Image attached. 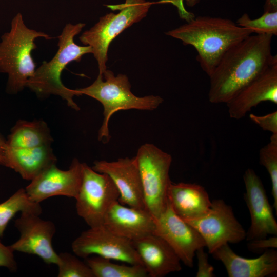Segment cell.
I'll return each instance as SVG.
<instances>
[{
    "mask_svg": "<svg viewBox=\"0 0 277 277\" xmlns=\"http://www.w3.org/2000/svg\"><path fill=\"white\" fill-rule=\"evenodd\" d=\"M272 35H250L230 48L210 78L208 99L227 104L243 88L277 62L271 52Z\"/></svg>",
    "mask_w": 277,
    "mask_h": 277,
    "instance_id": "obj_1",
    "label": "cell"
},
{
    "mask_svg": "<svg viewBox=\"0 0 277 277\" xmlns=\"http://www.w3.org/2000/svg\"><path fill=\"white\" fill-rule=\"evenodd\" d=\"M252 34L229 19L207 16H198L166 32L195 49L197 61L208 76L230 48Z\"/></svg>",
    "mask_w": 277,
    "mask_h": 277,
    "instance_id": "obj_2",
    "label": "cell"
},
{
    "mask_svg": "<svg viewBox=\"0 0 277 277\" xmlns=\"http://www.w3.org/2000/svg\"><path fill=\"white\" fill-rule=\"evenodd\" d=\"M86 24H67L58 39V50L49 61H44L35 70L34 75L27 82L26 87L40 97L50 95L60 96L67 105L75 110L80 109L73 97L79 96L75 89H69L62 83L61 74L66 66L73 61L80 62L85 54L92 53L89 46H80L74 41L75 36L82 30Z\"/></svg>",
    "mask_w": 277,
    "mask_h": 277,
    "instance_id": "obj_3",
    "label": "cell"
},
{
    "mask_svg": "<svg viewBox=\"0 0 277 277\" xmlns=\"http://www.w3.org/2000/svg\"><path fill=\"white\" fill-rule=\"evenodd\" d=\"M52 38L48 34L28 28L22 14L17 13L12 19L10 30L0 41V73L8 75L6 91L16 94L25 87L36 69L32 56L38 38Z\"/></svg>",
    "mask_w": 277,
    "mask_h": 277,
    "instance_id": "obj_4",
    "label": "cell"
},
{
    "mask_svg": "<svg viewBox=\"0 0 277 277\" xmlns=\"http://www.w3.org/2000/svg\"><path fill=\"white\" fill-rule=\"evenodd\" d=\"M79 95H86L100 102L103 106L104 119L98 133V140L106 143L110 138L109 122L112 115L120 110L137 109L153 110L163 102L160 96L138 97L131 91L127 76L119 74L115 76L106 69L98 73L94 82L89 86L75 89Z\"/></svg>",
    "mask_w": 277,
    "mask_h": 277,
    "instance_id": "obj_5",
    "label": "cell"
},
{
    "mask_svg": "<svg viewBox=\"0 0 277 277\" xmlns=\"http://www.w3.org/2000/svg\"><path fill=\"white\" fill-rule=\"evenodd\" d=\"M151 5L145 0H126L123 4L108 5L113 10H119V12L108 13L100 17L93 27L82 33L79 39L92 48V53L97 62L98 73L103 74L107 69L108 51L111 42L126 29L144 18Z\"/></svg>",
    "mask_w": 277,
    "mask_h": 277,
    "instance_id": "obj_6",
    "label": "cell"
},
{
    "mask_svg": "<svg viewBox=\"0 0 277 277\" xmlns=\"http://www.w3.org/2000/svg\"><path fill=\"white\" fill-rule=\"evenodd\" d=\"M141 177L145 208L156 219L166 209L171 183V155L150 143L142 145L135 156Z\"/></svg>",
    "mask_w": 277,
    "mask_h": 277,
    "instance_id": "obj_7",
    "label": "cell"
},
{
    "mask_svg": "<svg viewBox=\"0 0 277 277\" xmlns=\"http://www.w3.org/2000/svg\"><path fill=\"white\" fill-rule=\"evenodd\" d=\"M119 192L111 178L82 163V181L76 200L77 214L89 227L103 225L111 205L118 201Z\"/></svg>",
    "mask_w": 277,
    "mask_h": 277,
    "instance_id": "obj_8",
    "label": "cell"
},
{
    "mask_svg": "<svg viewBox=\"0 0 277 277\" xmlns=\"http://www.w3.org/2000/svg\"><path fill=\"white\" fill-rule=\"evenodd\" d=\"M184 221L201 235L211 254L225 244L238 243L246 238V231L232 207L222 199L211 201L210 210L204 215Z\"/></svg>",
    "mask_w": 277,
    "mask_h": 277,
    "instance_id": "obj_9",
    "label": "cell"
},
{
    "mask_svg": "<svg viewBox=\"0 0 277 277\" xmlns=\"http://www.w3.org/2000/svg\"><path fill=\"white\" fill-rule=\"evenodd\" d=\"M71 248L74 254L84 259L96 255L131 265H143L132 241L113 233L103 225L89 227L83 231L72 242Z\"/></svg>",
    "mask_w": 277,
    "mask_h": 277,
    "instance_id": "obj_10",
    "label": "cell"
},
{
    "mask_svg": "<svg viewBox=\"0 0 277 277\" xmlns=\"http://www.w3.org/2000/svg\"><path fill=\"white\" fill-rule=\"evenodd\" d=\"M154 220L153 234L169 244L181 262L193 267L196 251L206 247L199 232L174 212L169 201L165 210Z\"/></svg>",
    "mask_w": 277,
    "mask_h": 277,
    "instance_id": "obj_11",
    "label": "cell"
},
{
    "mask_svg": "<svg viewBox=\"0 0 277 277\" xmlns=\"http://www.w3.org/2000/svg\"><path fill=\"white\" fill-rule=\"evenodd\" d=\"M14 225L20 233L19 239L10 245L14 251L36 255L48 264H56L58 254L52 245L56 231L51 221L42 220L30 212L21 213Z\"/></svg>",
    "mask_w": 277,
    "mask_h": 277,
    "instance_id": "obj_12",
    "label": "cell"
},
{
    "mask_svg": "<svg viewBox=\"0 0 277 277\" xmlns=\"http://www.w3.org/2000/svg\"><path fill=\"white\" fill-rule=\"evenodd\" d=\"M82 163L74 159L67 170L53 164L38 175L26 187V192L33 202H41L54 196L62 195L75 199L80 188Z\"/></svg>",
    "mask_w": 277,
    "mask_h": 277,
    "instance_id": "obj_13",
    "label": "cell"
},
{
    "mask_svg": "<svg viewBox=\"0 0 277 277\" xmlns=\"http://www.w3.org/2000/svg\"><path fill=\"white\" fill-rule=\"evenodd\" d=\"M244 199L248 208L251 224L246 232L247 241L277 235V223L264 185L255 171L247 169L243 175Z\"/></svg>",
    "mask_w": 277,
    "mask_h": 277,
    "instance_id": "obj_14",
    "label": "cell"
},
{
    "mask_svg": "<svg viewBox=\"0 0 277 277\" xmlns=\"http://www.w3.org/2000/svg\"><path fill=\"white\" fill-rule=\"evenodd\" d=\"M95 171L108 174L119 192L118 201L124 205L144 209L143 187L135 156L120 158L108 162L96 161L92 167Z\"/></svg>",
    "mask_w": 277,
    "mask_h": 277,
    "instance_id": "obj_15",
    "label": "cell"
},
{
    "mask_svg": "<svg viewBox=\"0 0 277 277\" xmlns=\"http://www.w3.org/2000/svg\"><path fill=\"white\" fill-rule=\"evenodd\" d=\"M277 104V62L243 88L226 104L229 116L240 120L263 102Z\"/></svg>",
    "mask_w": 277,
    "mask_h": 277,
    "instance_id": "obj_16",
    "label": "cell"
},
{
    "mask_svg": "<svg viewBox=\"0 0 277 277\" xmlns=\"http://www.w3.org/2000/svg\"><path fill=\"white\" fill-rule=\"evenodd\" d=\"M103 225L113 233L132 241L153 233L155 220L146 210L126 206L117 201L107 211Z\"/></svg>",
    "mask_w": 277,
    "mask_h": 277,
    "instance_id": "obj_17",
    "label": "cell"
},
{
    "mask_svg": "<svg viewBox=\"0 0 277 277\" xmlns=\"http://www.w3.org/2000/svg\"><path fill=\"white\" fill-rule=\"evenodd\" d=\"M132 244L151 277H163L182 270L181 260L169 244L155 234L132 241Z\"/></svg>",
    "mask_w": 277,
    "mask_h": 277,
    "instance_id": "obj_18",
    "label": "cell"
},
{
    "mask_svg": "<svg viewBox=\"0 0 277 277\" xmlns=\"http://www.w3.org/2000/svg\"><path fill=\"white\" fill-rule=\"evenodd\" d=\"M222 262L229 277H265L276 275L277 251L269 249L254 259L241 257L235 253L228 244H225L212 254Z\"/></svg>",
    "mask_w": 277,
    "mask_h": 277,
    "instance_id": "obj_19",
    "label": "cell"
},
{
    "mask_svg": "<svg viewBox=\"0 0 277 277\" xmlns=\"http://www.w3.org/2000/svg\"><path fill=\"white\" fill-rule=\"evenodd\" d=\"M169 203L174 212L184 220L196 219L210 210L211 201L205 189L194 183H170Z\"/></svg>",
    "mask_w": 277,
    "mask_h": 277,
    "instance_id": "obj_20",
    "label": "cell"
},
{
    "mask_svg": "<svg viewBox=\"0 0 277 277\" xmlns=\"http://www.w3.org/2000/svg\"><path fill=\"white\" fill-rule=\"evenodd\" d=\"M7 159V167L27 181L33 180L57 160L50 145L27 148L8 147Z\"/></svg>",
    "mask_w": 277,
    "mask_h": 277,
    "instance_id": "obj_21",
    "label": "cell"
},
{
    "mask_svg": "<svg viewBox=\"0 0 277 277\" xmlns=\"http://www.w3.org/2000/svg\"><path fill=\"white\" fill-rule=\"evenodd\" d=\"M6 140L9 147L15 148L51 145L53 142L47 123L41 120H19L12 128Z\"/></svg>",
    "mask_w": 277,
    "mask_h": 277,
    "instance_id": "obj_22",
    "label": "cell"
},
{
    "mask_svg": "<svg viewBox=\"0 0 277 277\" xmlns=\"http://www.w3.org/2000/svg\"><path fill=\"white\" fill-rule=\"evenodd\" d=\"M85 263L94 277H146L147 272L143 265H126L113 263L111 260L100 256H88Z\"/></svg>",
    "mask_w": 277,
    "mask_h": 277,
    "instance_id": "obj_23",
    "label": "cell"
},
{
    "mask_svg": "<svg viewBox=\"0 0 277 277\" xmlns=\"http://www.w3.org/2000/svg\"><path fill=\"white\" fill-rule=\"evenodd\" d=\"M42 212L40 203L31 201L25 189H18L0 203V238L3 237L9 222L18 212H30L39 215Z\"/></svg>",
    "mask_w": 277,
    "mask_h": 277,
    "instance_id": "obj_24",
    "label": "cell"
},
{
    "mask_svg": "<svg viewBox=\"0 0 277 277\" xmlns=\"http://www.w3.org/2000/svg\"><path fill=\"white\" fill-rule=\"evenodd\" d=\"M259 162L267 170L271 182L273 207L277 211V134H272L270 141L261 148Z\"/></svg>",
    "mask_w": 277,
    "mask_h": 277,
    "instance_id": "obj_25",
    "label": "cell"
},
{
    "mask_svg": "<svg viewBox=\"0 0 277 277\" xmlns=\"http://www.w3.org/2000/svg\"><path fill=\"white\" fill-rule=\"evenodd\" d=\"M238 26L250 30L256 34L277 35V11L264 12L259 18L251 19L244 13L236 21Z\"/></svg>",
    "mask_w": 277,
    "mask_h": 277,
    "instance_id": "obj_26",
    "label": "cell"
},
{
    "mask_svg": "<svg viewBox=\"0 0 277 277\" xmlns=\"http://www.w3.org/2000/svg\"><path fill=\"white\" fill-rule=\"evenodd\" d=\"M58 277H94L87 264L78 259L76 255L68 252L58 254Z\"/></svg>",
    "mask_w": 277,
    "mask_h": 277,
    "instance_id": "obj_27",
    "label": "cell"
},
{
    "mask_svg": "<svg viewBox=\"0 0 277 277\" xmlns=\"http://www.w3.org/2000/svg\"><path fill=\"white\" fill-rule=\"evenodd\" d=\"M250 119L263 130L277 134V111H275L265 115H249Z\"/></svg>",
    "mask_w": 277,
    "mask_h": 277,
    "instance_id": "obj_28",
    "label": "cell"
},
{
    "mask_svg": "<svg viewBox=\"0 0 277 277\" xmlns=\"http://www.w3.org/2000/svg\"><path fill=\"white\" fill-rule=\"evenodd\" d=\"M197 259V277H214V268L208 262V254L204 248L199 249L195 252Z\"/></svg>",
    "mask_w": 277,
    "mask_h": 277,
    "instance_id": "obj_29",
    "label": "cell"
},
{
    "mask_svg": "<svg viewBox=\"0 0 277 277\" xmlns=\"http://www.w3.org/2000/svg\"><path fill=\"white\" fill-rule=\"evenodd\" d=\"M248 249L255 253H263L269 249H275L277 247L276 235H271L267 238H261L248 241Z\"/></svg>",
    "mask_w": 277,
    "mask_h": 277,
    "instance_id": "obj_30",
    "label": "cell"
},
{
    "mask_svg": "<svg viewBox=\"0 0 277 277\" xmlns=\"http://www.w3.org/2000/svg\"><path fill=\"white\" fill-rule=\"evenodd\" d=\"M14 252L10 246H6L0 241V267H5L12 272L16 271Z\"/></svg>",
    "mask_w": 277,
    "mask_h": 277,
    "instance_id": "obj_31",
    "label": "cell"
},
{
    "mask_svg": "<svg viewBox=\"0 0 277 277\" xmlns=\"http://www.w3.org/2000/svg\"><path fill=\"white\" fill-rule=\"evenodd\" d=\"M8 149L7 140L0 134V165L7 167Z\"/></svg>",
    "mask_w": 277,
    "mask_h": 277,
    "instance_id": "obj_32",
    "label": "cell"
},
{
    "mask_svg": "<svg viewBox=\"0 0 277 277\" xmlns=\"http://www.w3.org/2000/svg\"><path fill=\"white\" fill-rule=\"evenodd\" d=\"M277 11V0H266L264 12Z\"/></svg>",
    "mask_w": 277,
    "mask_h": 277,
    "instance_id": "obj_33",
    "label": "cell"
}]
</instances>
